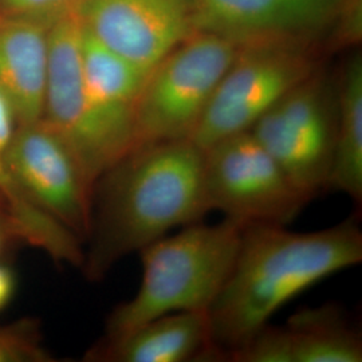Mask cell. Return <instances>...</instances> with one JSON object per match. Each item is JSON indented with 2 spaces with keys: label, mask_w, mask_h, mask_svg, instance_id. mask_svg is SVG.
<instances>
[{
  "label": "cell",
  "mask_w": 362,
  "mask_h": 362,
  "mask_svg": "<svg viewBox=\"0 0 362 362\" xmlns=\"http://www.w3.org/2000/svg\"><path fill=\"white\" fill-rule=\"evenodd\" d=\"M344 0H192L196 33L227 39L239 49L303 45L334 25Z\"/></svg>",
  "instance_id": "cell-11"
},
{
  "label": "cell",
  "mask_w": 362,
  "mask_h": 362,
  "mask_svg": "<svg viewBox=\"0 0 362 362\" xmlns=\"http://www.w3.org/2000/svg\"><path fill=\"white\" fill-rule=\"evenodd\" d=\"M361 260L362 231L354 218L313 233L243 227L233 270L208 311L216 361H227L291 299Z\"/></svg>",
  "instance_id": "cell-2"
},
{
  "label": "cell",
  "mask_w": 362,
  "mask_h": 362,
  "mask_svg": "<svg viewBox=\"0 0 362 362\" xmlns=\"http://www.w3.org/2000/svg\"><path fill=\"white\" fill-rule=\"evenodd\" d=\"M334 155L327 191L362 202V57L354 54L344 66L336 85Z\"/></svg>",
  "instance_id": "cell-16"
},
{
  "label": "cell",
  "mask_w": 362,
  "mask_h": 362,
  "mask_svg": "<svg viewBox=\"0 0 362 362\" xmlns=\"http://www.w3.org/2000/svg\"><path fill=\"white\" fill-rule=\"evenodd\" d=\"M0 223H3L6 227H7V230H8V233H10V228H8V224H7V220H6V218L3 216V214H1V211H0ZM10 235H11V233H10ZM13 238V236H11Z\"/></svg>",
  "instance_id": "cell-22"
},
{
  "label": "cell",
  "mask_w": 362,
  "mask_h": 362,
  "mask_svg": "<svg viewBox=\"0 0 362 362\" xmlns=\"http://www.w3.org/2000/svg\"><path fill=\"white\" fill-rule=\"evenodd\" d=\"M203 152L208 207L242 227L287 226L311 202L250 132Z\"/></svg>",
  "instance_id": "cell-6"
},
{
  "label": "cell",
  "mask_w": 362,
  "mask_h": 362,
  "mask_svg": "<svg viewBox=\"0 0 362 362\" xmlns=\"http://www.w3.org/2000/svg\"><path fill=\"white\" fill-rule=\"evenodd\" d=\"M208 212L204 152L197 145L184 140L134 148L94 184L83 272L100 281L121 259Z\"/></svg>",
  "instance_id": "cell-1"
},
{
  "label": "cell",
  "mask_w": 362,
  "mask_h": 362,
  "mask_svg": "<svg viewBox=\"0 0 362 362\" xmlns=\"http://www.w3.org/2000/svg\"><path fill=\"white\" fill-rule=\"evenodd\" d=\"M16 117L0 94V211L7 220L13 239L35 247L57 263L82 267V240L58 220L34 206L19 188L8 167V149Z\"/></svg>",
  "instance_id": "cell-15"
},
{
  "label": "cell",
  "mask_w": 362,
  "mask_h": 362,
  "mask_svg": "<svg viewBox=\"0 0 362 362\" xmlns=\"http://www.w3.org/2000/svg\"><path fill=\"white\" fill-rule=\"evenodd\" d=\"M293 362H361L362 339L336 305L302 309L286 324Z\"/></svg>",
  "instance_id": "cell-17"
},
{
  "label": "cell",
  "mask_w": 362,
  "mask_h": 362,
  "mask_svg": "<svg viewBox=\"0 0 362 362\" xmlns=\"http://www.w3.org/2000/svg\"><path fill=\"white\" fill-rule=\"evenodd\" d=\"M82 0H0V15L18 16L52 27L70 13H77Z\"/></svg>",
  "instance_id": "cell-19"
},
{
  "label": "cell",
  "mask_w": 362,
  "mask_h": 362,
  "mask_svg": "<svg viewBox=\"0 0 362 362\" xmlns=\"http://www.w3.org/2000/svg\"><path fill=\"white\" fill-rule=\"evenodd\" d=\"M7 239H13V238H11V235L8 233L7 227H6L3 223H0V251H1L3 245L6 243Z\"/></svg>",
  "instance_id": "cell-21"
},
{
  "label": "cell",
  "mask_w": 362,
  "mask_h": 362,
  "mask_svg": "<svg viewBox=\"0 0 362 362\" xmlns=\"http://www.w3.org/2000/svg\"><path fill=\"white\" fill-rule=\"evenodd\" d=\"M8 167L34 206L88 238L93 187L73 148L45 119L16 127Z\"/></svg>",
  "instance_id": "cell-9"
},
{
  "label": "cell",
  "mask_w": 362,
  "mask_h": 362,
  "mask_svg": "<svg viewBox=\"0 0 362 362\" xmlns=\"http://www.w3.org/2000/svg\"><path fill=\"white\" fill-rule=\"evenodd\" d=\"M238 52L239 47L227 39L194 33L169 52L149 71L137 100L132 149L191 141Z\"/></svg>",
  "instance_id": "cell-4"
},
{
  "label": "cell",
  "mask_w": 362,
  "mask_h": 362,
  "mask_svg": "<svg viewBox=\"0 0 362 362\" xmlns=\"http://www.w3.org/2000/svg\"><path fill=\"white\" fill-rule=\"evenodd\" d=\"M77 13L50 27L43 117L76 152L91 187L122 155L91 104L81 61Z\"/></svg>",
  "instance_id": "cell-8"
},
{
  "label": "cell",
  "mask_w": 362,
  "mask_h": 362,
  "mask_svg": "<svg viewBox=\"0 0 362 362\" xmlns=\"http://www.w3.org/2000/svg\"><path fill=\"white\" fill-rule=\"evenodd\" d=\"M52 361L42 345L37 325L31 321L0 326V362Z\"/></svg>",
  "instance_id": "cell-18"
},
{
  "label": "cell",
  "mask_w": 362,
  "mask_h": 362,
  "mask_svg": "<svg viewBox=\"0 0 362 362\" xmlns=\"http://www.w3.org/2000/svg\"><path fill=\"white\" fill-rule=\"evenodd\" d=\"M337 90L315 71L248 130L310 200L327 191L336 140Z\"/></svg>",
  "instance_id": "cell-5"
},
{
  "label": "cell",
  "mask_w": 362,
  "mask_h": 362,
  "mask_svg": "<svg viewBox=\"0 0 362 362\" xmlns=\"http://www.w3.org/2000/svg\"><path fill=\"white\" fill-rule=\"evenodd\" d=\"M89 360L109 362L216 361L208 311H179L155 318L113 342H103Z\"/></svg>",
  "instance_id": "cell-14"
},
{
  "label": "cell",
  "mask_w": 362,
  "mask_h": 362,
  "mask_svg": "<svg viewBox=\"0 0 362 362\" xmlns=\"http://www.w3.org/2000/svg\"><path fill=\"white\" fill-rule=\"evenodd\" d=\"M81 26L112 50L151 71L192 37V0H82Z\"/></svg>",
  "instance_id": "cell-10"
},
{
  "label": "cell",
  "mask_w": 362,
  "mask_h": 362,
  "mask_svg": "<svg viewBox=\"0 0 362 362\" xmlns=\"http://www.w3.org/2000/svg\"><path fill=\"white\" fill-rule=\"evenodd\" d=\"M79 46L91 104L117 149L125 156L133 148L134 110L149 73L94 38L82 26Z\"/></svg>",
  "instance_id": "cell-12"
},
{
  "label": "cell",
  "mask_w": 362,
  "mask_h": 362,
  "mask_svg": "<svg viewBox=\"0 0 362 362\" xmlns=\"http://www.w3.org/2000/svg\"><path fill=\"white\" fill-rule=\"evenodd\" d=\"M16 288V279L13 270L0 264V311L6 309L11 302Z\"/></svg>",
  "instance_id": "cell-20"
},
{
  "label": "cell",
  "mask_w": 362,
  "mask_h": 362,
  "mask_svg": "<svg viewBox=\"0 0 362 362\" xmlns=\"http://www.w3.org/2000/svg\"><path fill=\"white\" fill-rule=\"evenodd\" d=\"M315 71L317 62L303 45L239 49L191 141L206 151L224 139L248 132L270 107Z\"/></svg>",
  "instance_id": "cell-7"
},
{
  "label": "cell",
  "mask_w": 362,
  "mask_h": 362,
  "mask_svg": "<svg viewBox=\"0 0 362 362\" xmlns=\"http://www.w3.org/2000/svg\"><path fill=\"white\" fill-rule=\"evenodd\" d=\"M242 228L226 218L218 224L197 221L143 248L140 287L110 313L104 342L165 314L209 311L233 270Z\"/></svg>",
  "instance_id": "cell-3"
},
{
  "label": "cell",
  "mask_w": 362,
  "mask_h": 362,
  "mask_svg": "<svg viewBox=\"0 0 362 362\" xmlns=\"http://www.w3.org/2000/svg\"><path fill=\"white\" fill-rule=\"evenodd\" d=\"M50 26L0 15V94L18 125L42 119L49 69Z\"/></svg>",
  "instance_id": "cell-13"
}]
</instances>
